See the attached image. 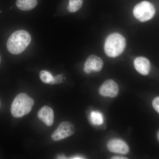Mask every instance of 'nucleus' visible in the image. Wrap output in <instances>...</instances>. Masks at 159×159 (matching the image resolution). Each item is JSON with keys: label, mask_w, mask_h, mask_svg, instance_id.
Wrapping results in <instances>:
<instances>
[{"label": "nucleus", "mask_w": 159, "mask_h": 159, "mask_svg": "<svg viewBox=\"0 0 159 159\" xmlns=\"http://www.w3.org/2000/svg\"><path fill=\"white\" fill-rule=\"evenodd\" d=\"M31 40V35L24 30L15 31L10 35L7 41V48L13 54L22 53L30 44Z\"/></svg>", "instance_id": "1"}, {"label": "nucleus", "mask_w": 159, "mask_h": 159, "mask_svg": "<svg viewBox=\"0 0 159 159\" xmlns=\"http://www.w3.org/2000/svg\"><path fill=\"white\" fill-rule=\"evenodd\" d=\"M34 103L33 99L27 94H18L11 104V115L15 118H21L31 111Z\"/></svg>", "instance_id": "2"}, {"label": "nucleus", "mask_w": 159, "mask_h": 159, "mask_svg": "<svg viewBox=\"0 0 159 159\" xmlns=\"http://www.w3.org/2000/svg\"><path fill=\"white\" fill-rule=\"evenodd\" d=\"M126 41L125 38L119 33L109 35L106 40L104 51L108 57H116L119 56L125 48Z\"/></svg>", "instance_id": "3"}, {"label": "nucleus", "mask_w": 159, "mask_h": 159, "mask_svg": "<svg viewBox=\"0 0 159 159\" xmlns=\"http://www.w3.org/2000/svg\"><path fill=\"white\" fill-rule=\"evenodd\" d=\"M133 13L134 16L140 21H147L153 17L155 9L149 2L143 1L135 6Z\"/></svg>", "instance_id": "4"}, {"label": "nucleus", "mask_w": 159, "mask_h": 159, "mask_svg": "<svg viewBox=\"0 0 159 159\" xmlns=\"http://www.w3.org/2000/svg\"><path fill=\"white\" fill-rule=\"evenodd\" d=\"M75 131V126L71 122H61L52 133L51 139L54 141H60L72 135Z\"/></svg>", "instance_id": "5"}, {"label": "nucleus", "mask_w": 159, "mask_h": 159, "mask_svg": "<svg viewBox=\"0 0 159 159\" xmlns=\"http://www.w3.org/2000/svg\"><path fill=\"white\" fill-rule=\"evenodd\" d=\"M99 92L102 97L115 98L119 93V86L113 80H107L99 88Z\"/></svg>", "instance_id": "6"}, {"label": "nucleus", "mask_w": 159, "mask_h": 159, "mask_svg": "<svg viewBox=\"0 0 159 159\" xmlns=\"http://www.w3.org/2000/svg\"><path fill=\"white\" fill-rule=\"evenodd\" d=\"M103 65L101 58L95 55H90L86 61L84 70L87 74H91L92 72H99L102 70Z\"/></svg>", "instance_id": "7"}, {"label": "nucleus", "mask_w": 159, "mask_h": 159, "mask_svg": "<svg viewBox=\"0 0 159 159\" xmlns=\"http://www.w3.org/2000/svg\"><path fill=\"white\" fill-rule=\"evenodd\" d=\"M107 148L111 152L121 154H126L129 151L128 145L123 140L119 139H113L109 141Z\"/></svg>", "instance_id": "8"}, {"label": "nucleus", "mask_w": 159, "mask_h": 159, "mask_svg": "<svg viewBox=\"0 0 159 159\" xmlns=\"http://www.w3.org/2000/svg\"><path fill=\"white\" fill-rule=\"evenodd\" d=\"M38 117L47 126L53 125L54 120V114L52 109L45 106L40 109L38 113Z\"/></svg>", "instance_id": "9"}, {"label": "nucleus", "mask_w": 159, "mask_h": 159, "mask_svg": "<svg viewBox=\"0 0 159 159\" xmlns=\"http://www.w3.org/2000/svg\"><path fill=\"white\" fill-rule=\"evenodd\" d=\"M134 66L136 70L142 75L146 76L150 72V62L146 57H137L134 61Z\"/></svg>", "instance_id": "10"}, {"label": "nucleus", "mask_w": 159, "mask_h": 159, "mask_svg": "<svg viewBox=\"0 0 159 159\" xmlns=\"http://www.w3.org/2000/svg\"><path fill=\"white\" fill-rule=\"evenodd\" d=\"M37 3V0H17L16 5L20 10L29 11L34 9Z\"/></svg>", "instance_id": "11"}, {"label": "nucleus", "mask_w": 159, "mask_h": 159, "mask_svg": "<svg viewBox=\"0 0 159 159\" xmlns=\"http://www.w3.org/2000/svg\"><path fill=\"white\" fill-rule=\"evenodd\" d=\"M89 119L93 125L97 126L102 125L104 121L103 115L101 112L98 111H93L91 112Z\"/></svg>", "instance_id": "12"}, {"label": "nucleus", "mask_w": 159, "mask_h": 159, "mask_svg": "<svg viewBox=\"0 0 159 159\" xmlns=\"http://www.w3.org/2000/svg\"><path fill=\"white\" fill-rule=\"evenodd\" d=\"M84 0H69L68 10L70 12L78 11L82 6Z\"/></svg>", "instance_id": "13"}, {"label": "nucleus", "mask_w": 159, "mask_h": 159, "mask_svg": "<svg viewBox=\"0 0 159 159\" xmlns=\"http://www.w3.org/2000/svg\"><path fill=\"white\" fill-rule=\"evenodd\" d=\"M39 77L41 80L42 82L46 84H51L53 80L54 77L52 74L48 71L42 70L40 72Z\"/></svg>", "instance_id": "14"}, {"label": "nucleus", "mask_w": 159, "mask_h": 159, "mask_svg": "<svg viewBox=\"0 0 159 159\" xmlns=\"http://www.w3.org/2000/svg\"><path fill=\"white\" fill-rule=\"evenodd\" d=\"M64 78L62 74H60V75H57V76H55L54 77V80L51 84H54L61 83L64 81Z\"/></svg>", "instance_id": "15"}, {"label": "nucleus", "mask_w": 159, "mask_h": 159, "mask_svg": "<svg viewBox=\"0 0 159 159\" xmlns=\"http://www.w3.org/2000/svg\"><path fill=\"white\" fill-rule=\"evenodd\" d=\"M152 104L155 110L159 114V97H156L153 99Z\"/></svg>", "instance_id": "16"}, {"label": "nucleus", "mask_w": 159, "mask_h": 159, "mask_svg": "<svg viewBox=\"0 0 159 159\" xmlns=\"http://www.w3.org/2000/svg\"><path fill=\"white\" fill-rule=\"evenodd\" d=\"M111 159H128L127 157H121V156H114L111 158Z\"/></svg>", "instance_id": "17"}, {"label": "nucleus", "mask_w": 159, "mask_h": 159, "mask_svg": "<svg viewBox=\"0 0 159 159\" xmlns=\"http://www.w3.org/2000/svg\"><path fill=\"white\" fill-rule=\"evenodd\" d=\"M84 158H82V157H79V156H76V157H74L73 158H71V159H83Z\"/></svg>", "instance_id": "18"}, {"label": "nucleus", "mask_w": 159, "mask_h": 159, "mask_svg": "<svg viewBox=\"0 0 159 159\" xmlns=\"http://www.w3.org/2000/svg\"><path fill=\"white\" fill-rule=\"evenodd\" d=\"M157 138H158V140L159 141V132L158 133V134H157Z\"/></svg>", "instance_id": "19"}, {"label": "nucleus", "mask_w": 159, "mask_h": 159, "mask_svg": "<svg viewBox=\"0 0 159 159\" xmlns=\"http://www.w3.org/2000/svg\"><path fill=\"white\" fill-rule=\"evenodd\" d=\"M1 55H0V63H1Z\"/></svg>", "instance_id": "20"}]
</instances>
